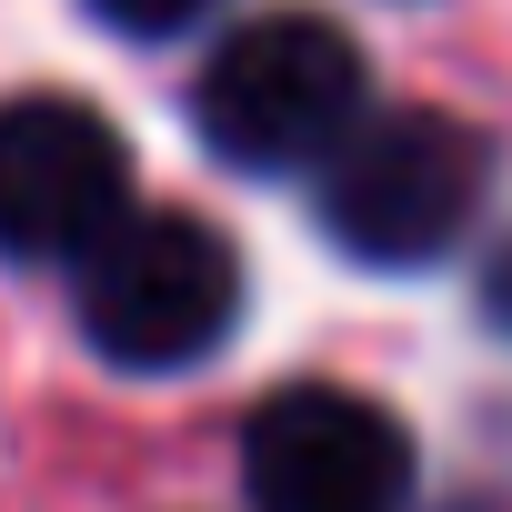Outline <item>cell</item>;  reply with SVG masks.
I'll list each match as a JSON object with an SVG mask.
<instances>
[{
  "label": "cell",
  "instance_id": "1",
  "mask_svg": "<svg viewBox=\"0 0 512 512\" xmlns=\"http://www.w3.org/2000/svg\"><path fill=\"white\" fill-rule=\"evenodd\" d=\"M372 111V71L362 41L322 11H262L231 21L191 81V131L211 161L251 171V181H292L322 171L342 151V131Z\"/></svg>",
  "mask_w": 512,
  "mask_h": 512
},
{
  "label": "cell",
  "instance_id": "2",
  "mask_svg": "<svg viewBox=\"0 0 512 512\" xmlns=\"http://www.w3.org/2000/svg\"><path fill=\"white\" fill-rule=\"evenodd\" d=\"M492 191V141L452 111H362L342 131V151L312 171V211L322 241L362 272H422L482 221Z\"/></svg>",
  "mask_w": 512,
  "mask_h": 512
},
{
  "label": "cell",
  "instance_id": "3",
  "mask_svg": "<svg viewBox=\"0 0 512 512\" xmlns=\"http://www.w3.org/2000/svg\"><path fill=\"white\" fill-rule=\"evenodd\" d=\"M81 332L121 372H181L211 362L241 322V251L201 211H121L81 251Z\"/></svg>",
  "mask_w": 512,
  "mask_h": 512
},
{
  "label": "cell",
  "instance_id": "4",
  "mask_svg": "<svg viewBox=\"0 0 512 512\" xmlns=\"http://www.w3.org/2000/svg\"><path fill=\"white\" fill-rule=\"evenodd\" d=\"M412 432L342 382H282L241 422L251 512H412Z\"/></svg>",
  "mask_w": 512,
  "mask_h": 512
},
{
  "label": "cell",
  "instance_id": "5",
  "mask_svg": "<svg viewBox=\"0 0 512 512\" xmlns=\"http://www.w3.org/2000/svg\"><path fill=\"white\" fill-rule=\"evenodd\" d=\"M121 211H131V141L91 101L71 91L0 101V262L71 272Z\"/></svg>",
  "mask_w": 512,
  "mask_h": 512
},
{
  "label": "cell",
  "instance_id": "6",
  "mask_svg": "<svg viewBox=\"0 0 512 512\" xmlns=\"http://www.w3.org/2000/svg\"><path fill=\"white\" fill-rule=\"evenodd\" d=\"M211 11H221V0H91V21H111L121 41H171V31H191Z\"/></svg>",
  "mask_w": 512,
  "mask_h": 512
},
{
  "label": "cell",
  "instance_id": "7",
  "mask_svg": "<svg viewBox=\"0 0 512 512\" xmlns=\"http://www.w3.org/2000/svg\"><path fill=\"white\" fill-rule=\"evenodd\" d=\"M482 312H492V322L512 332V241L492 251V272H482Z\"/></svg>",
  "mask_w": 512,
  "mask_h": 512
},
{
  "label": "cell",
  "instance_id": "8",
  "mask_svg": "<svg viewBox=\"0 0 512 512\" xmlns=\"http://www.w3.org/2000/svg\"><path fill=\"white\" fill-rule=\"evenodd\" d=\"M472 512H492V502H472Z\"/></svg>",
  "mask_w": 512,
  "mask_h": 512
}]
</instances>
